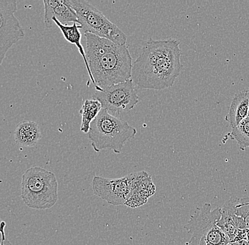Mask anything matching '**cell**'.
<instances>
[{"label":"cell","mask_w":249,"mask_h":245,"mask_svg":"<svg viewBox=\"0 0 249 245\" xmlns=\"http://www.w3.org/2000/svg\"><path fill=\"white\" fill-rule=\"evenodd\" d=\"M177 39L153 40L144 43L132 65V77L142 89L161 91L171 87L181 72V49Z\"/></svg>","instance_id":"obj_1"},{"label":"cell","mask_w":249,"mask_h":245,"mask_svg":"<svg viewBox=\"0 0 249 245\" xmlns=\"http://www.w3.org/2000/svg\"><path fill=\"white\" fill-rule=\"evenodd\" d=\"M86 55L96 91L131 79L132 58L126 45L87 33Z\"/></svg>","instance_id":"obj_2"},{"label":"cell","mask_w":249,"mask_h":245,"mask_svg":"<svg viewBox=\"0 0 249 245\" xmlns=\"http://www.w3.org/2000/svg\"><path fill=\"white\" fill-rule=\"evenodd\" d=\"M136 134V129L126 121L102 109L91 122L88 137L96 152L111 150L115 153H121L124 144Z\"/></svg>","instance_id":"obj_3"},{"label":"cell","mask_w":249,"mask_h":245,"mask_svg":"<svg viewBox=\"0 0 249 245\" xmlns=\"http://www.w3.org/2000/svg\"><path fill=\"white\" fill-rule=\"evenodd\" d=\"M21 198L28 207L46 210L57 201V178L53 173L40 167L26 170L21 180Z\"/></svg>","instance_id":"obj_4"},{"label":"cell","mask_w":249,"mask_h":245,"mask_svg":"<svg viewBox=\"0 0 249 245\" xmlns=\"http://www.w3.org/2000/svg\"><path fill=\"white\" fill-rule=\"evenodd\" d=\"M221 208L212 209L211 204L197 208L191 215L184 229L191 235L188 245H228L230 238L217 226L220 219Z\"/></svg>","instance_id":"obj_5"},{"label":"cell","mask_w":249,"mask_h":245,"mask_svg":"<svg viewBox=\"0 0 249 245\" xmlns=\"http://www.w3.org/2000/svg\"><path fill=\"white\" fill-rule=\"evenodd\" d=\"M70 7L77 14L79 24L85 33H89L101 38L111 40L118 45H126L127 36L116 25L94 6L85 0H68Z\"/></svg>","instance_id":"obj_6"},{"label":"cell","mask_w":249,"mask_h":245,"mask_svg":"<svg viewBox=\"0 0 249 245\" xmlns=\"http://www.w3.org/2000/svg\"><path fill=\"white\" fill-rule=\"evenodd\" d=\"M92 99L100 102L103 109L117 117L121 113L131 111L140 101L138 91L132 79L102 91H96Z\"/></svg>","instance_id":"obj_7"},{"label":"cell","mask_w":249,"mask_h":245,"mask_svg":"<svg viewBox=\"0 0 249 245\" xmlns=\"http://www.w3.org/2000/svg\"><path fill=\"white\" fill-rule=\"evenodd\" d=\"M17 0H0V65L9 49L25 36L22 26L15 14Z\"/></svg>","instance_id":"obj_8"},{"label":"cell","mask_w":249,"mask_h":245,"mask_svg":"<svg viewBox=\"0 0 249 245\" xmlns=\"http://www.w3.org/2000/svg\"><path fill=\"white\" fill-rule=\"evenodd\" d=\"M133 173L124 178L108 179L95 175L92 181L93 194L113 206L124 205L131 194Z\"/></svg>","instance_id":"obj_9"},{"label":"cell","mask_w":249,"mask_h":245,"mask_svg":"<svg viewBox=\"0 0 249 245\" xmlns=\"http://www.w3.org/2000/svg\"><path fill=\"white\" fill-rule=\"evenodd\" d=\"M155 190L150 175L145 171L133 173L131 194L124 205L132 209L144 205L149 198L155 195Z\"/></svg>","instance_id":"obj_10"},{"label":"cell","mask_w":249,"mask_h":245,"mask_svg":"<svg viewBox=\"0 0 249 245\" xmlns=\"http://www.w3.org/2000/svg\"><path fill=\"white\" fill-rule=\"evenodd\" d=\"M44 23L46 29H50L54 23L53 18H55L62 24L68 23H79L77 14L70 7L68 0H44Z\"/></svg>","instance_id":"obj_11"},{"label":"cell","mask_w":249,"mask_h":245,"mask_svg":"<svg viewBox=\"0 0 249 245\" xmlns=\"http://www.w3.org/2000/svg\"><path fill=\"white\" fill-rule=\"evenodd\" d=\"M249 110L248 91H239L233 98L225 120L231 128H234L249 117Z\"/></svg>","instance_id":"obj_12"},{"label":"cell","mask_w":249,"mask_h":245,"mask_svg":"<svg viewBox=\"0 0 249 245\" xmlns=\"http://www.w3.org/2000/svg\"><path fill=\"white\" fill-rule=\"evenodd\" d=\"M240 198L231 197L226 201L225 204L221 208L220 219L217 222V226L222 229L226 235L230 238L232 243L236 237L238 229L235 224L236 219V207Z\"/></svg>","instance_id":"obj_13"},{"label":"cell","mask_w":249,"mask_h":245,"mask_svg":"<svg viewBox=\"0 0 249 245\" xmlns=\"http://www.w3.org/2000/svg\"><path fill=\"white\" fill-rule=\"evenodd\" d=\"M41 138L38 125L32 121H22L16 128L15 141L16 144L21 147H36Z\"/></svg>","instance_id":"obj_14"},{"label":"cell","mask_w":249,"mask_h":245,"mask_svg":"<svg viewBox=\"0 0 249 245\" xmlns=\"http://www.w3.org/2000/svg\"><path fill=\"white\" fill-rule=\"evenodd\" d=\"M53 21L58 26L60 30L61 31L64 38L67 41L71 43V44L75 45L78 48L79 53L83 57L84 61H85L86 68L88 71L89 75L90 81H91L93 85H95L94 79L93 78L92 74H91V70H90L88 62H87V55H86V51L82 46L81 40H82V34H81L79 29H82L80 25L78 26L77 23H74L71 26L68 25L62 24L60 21H57L55 18H53Z\"/></svg>","instance_id":"obj_15"},{"label":"cell","mask_w":249,"mask_h":245,"mask_svg":"<svg viewBox=\"0 0 249 245\" xmlns=\"http://www.w3.org/2000/svg\"><path fill=\"white\" fill-rule=\"evenodd\" d=\"M102 109V105L98 100L93 99L85 100L79 111L82 114L81 131L88 134L91 122L97 117Z\"/></svg>","instance_id":"obj_16"},{"label":"cell","mask_w":249,"mask_h":245,"mask_svg":"<svg viewBox=\"0 0 249 245\" xmlns=\"http://www.w3.org/2000/svg\"><path fill=\"white\" fill-rule=\"evenodd\" d=\"M231 136L236 141L241 150H244L249 147V117L232 129Z\"/></svg>","instance_id":"obj_17"},{"label":"cell","mask_w":249,"mask_h":245,"mask_svg":"<svg viewBox=\"0 0 249 245\" xmlns=\"http://www.w3.org/2000/svg\"><path fill=\"white\" fill-rule=\"evenodd\" d=\"M236 214L243 218L247 225V229H249V197L239 199L236 207Z\"/></svg>","instance_id":"obj_18"},{"label":"cell","mask_w":249,"mask_h":245,"mask_svg":"<svg viewBox=\"0 0 249 245\" xmlns=\"http://www.w3.org/2000/svg\"><path fill=\"white\" fill-rule=\"evenodd\" d=\"M6 223L4 221H1V245H12V243L7 240L6 237L5 232H4V229H5Z\"/></svg>","instance_id":"obj_19"},{"label":"cell","mask_w":249,"mask_h":245,"mask_svg":"<svg viewBox=\"0 0 249 245\" xmlns=\"http://www.w3.org/2000/svg\"><path fill=\"white\" fill-rule=\"evenodd\" d=\"M233 245H249V240H243L233 243Z\"/></svg>","instance_id":"obj_20"},{"label":"cell","mask_w":249,"mask_h":245,"mask_svg":"<svg viewBox=\"0 0 249 245\" xmlns=\"http://www.w3.org/2000/svg\"><path fill=\"white\" fill-rule=\"evenodd\" d=\"M248 98L249 100V91H248Z\"/></svg>","instance_id":"obj_21"},{"label":"cell","mask_w":249,"mask_h":245,"mask_svg":"<svg viewBox=\"0 0 249 245\" xmlns=\"http://www.w3.org/2000/svg\"><path fill=\"white\" fill-rule=\"evenodd\" d=\"M228 245H233V243H230Z\"/></svg>","instance_id":"obj_22"}]
</instances>
